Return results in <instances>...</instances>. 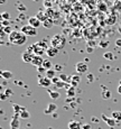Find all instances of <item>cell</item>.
I'll list each match as a JSON object with an SVG mask.
<instances>
[{
  "mask_svg": "<svg viewBox=\"0 0 121 129\" xmlns=\"http://www.w3.org/2000/svg\"><path fill=\"white\" fill-rule=\"evenodd\" d=\"M118 93H119V94H121V85H119V86H118Z\"/></svg>",
  "mask_w": 121,
  "mask_h": 129,
  "instance_id": "42",
  "label": "cell"
},
{
  "mask_svg": "<svg viewBox=\"0 0 121 129\" xmlns=\"http://www.w3.org/2000/svg\"><path fill=\"white\" fill-rule=\"evenodd\" d=\"M12 108H14L15 110V113H20L21 111L26 110V109L24 108V107H20V106H17V105H12Z\"/></svg>",
  "mask_w": 121,
  "mask_h": 129,
  "instance_id": "23",
  "label": "cell"
},
{
  "mask_svg": "<svg viewBox=\"0 0 121 129\" xmlns=\"http://www.w3.org/2000/svg\"><path fill=\"white\" fill-rule=\"evenodd\" d=\"M67 95L68 96H74L75 95V89L73 86H71L70 89H67Z\"/></svg>",
  "mask_w": 121,
  "mask_h": 129,
  "instance_id": "28",
  "label": "cell"
},
{
  "mask_svg": "<svg viewBox=\"0 0 121 129\" xmlns=\"http://www.w3.org/2000/svg\"><path fill=\"white\" fill-rule=\"evenodd\" d=\"M31 49H33V53L37 56H42L44 53H46V51L48 49L47 44L45 43V39H42V41L34 43L31 45Z\"/></svg>",
  "mask_w": 121,
  "mask_h": 129,
  "instance_id": "2",
  "label": "cell"
},
{
  "mask_svg": "<svg viewBox=\"0 0 121 129\" xmlns=\"http://www.w3.org/2000/svg\"><path fill=\"white\" fill-rule=\"evenodd\" d=\"M4 33H6V34H8V35H10V34L12 33V29L10 28V26H8V27H4Z\"/></svg>",
  "mask_w": 121,
  "mask_h": 129,
  "instance_id": "32",
  "label": "cell"
},
{
  "mask_svg": "<svg viewBox=\"0 0 121 129\" xmlns=\"http://www.w3.org/2000/svg\"><path fill=\"white\" fill-rule=\"evenodd\" d=\"M75 70L78 74H84L88 72L89 66L85 62H78V63H76V65H75Z\"/></svg>",
  "mask_w": 121,
  "mask_h": 129,
  "instance_id": "6",
  "label": "cell"
},
{
  "mask_svg": "<svg viewBox=\"0 0 121 129\" xmlns=\"http://www.w3.org/2000/svg\"><path fill=\"white\" fill-rule=\"evenodd\" d=\"M43 66L46 69V71L47 70H52V68H53V63H52L49 59H45L43 63Z\"/></svg>",
  "mask_w": 121,
  "mask_h": 129,
  "instance_id": "20",
  "label": "cell"
},
{
  "mask_svg": "<svg viewBox=\"0 0 121 129\" xmlns=\"http://www.w3.org/2000/svg\"><path fill=\"white\" fill-rule=\"evenodd\" d=\"M35 57V54L33 53V49H31V46L28 48V51L24 52L23 54H21V58H23V61L25 63H31L33 62V58Z\"/></svg>",
  "mask_w": 121,
  "mask_h": 129,
  "instance_id": "5",
  "label": "cell"
},
{
  "mask_svg": "<svg viewBox=\"0 0 121 129\" xmlns=\"http://www.w3.org/2000/svg\"><path fill=\"white\" fill-rule=\"evenodd\" d=\"M103 58L109 59V61H112V59H114V55H113L112 52H105V53L103 54Z\"/></svg>",
  "mask_w": 121,
  "mask_h": 129,
  "instance_id": "21",
  "label": "cell"
},
{
  "mask_svg": "<svg viewBox=\"0 0 121 129\" xmlns=\"http://www.w3.org/2000/svg\"><path fill=\"white\" fill-rule=\"evenodd\" d=\"M92 127H91L90 123H84V125H82V129H91Z\"/></svg>",
  "mask_w": 121,
  "mask_h": 129,
  "instance_id": "36",
  "label": "cell"
},
{
  "mask_svg": "<svg viewBox=\"0 0 121 129\" xmlns=\"http://www.w3.org/2000/svg\"><path fill=\"white\" fill-rule=\"evenodd\" d=\"M1 75L4 79H7V80H9V79L12 78V73L10 71H1Z\"/></svg>",
  "mask_w": 121,
  "mask_h": 129,
  "instance_id": "22",
  "label": "cell"
},
{
  "mask_svg": "<svg viewBox=\"0 0 121 129\" xmlns=\"http://www.w3.org/2000/svg\"><path fill=\"white\" fill-rule=\"evenodd\" d=\"M56 109H57V106H56L55 103H48L47 108L45 109V111H44V112L47 113V115H49V113H54L56 111Z\"/></svg>",
  "mask_w": 121,
  "mask_h": 129,
  "instance_id": "15",
  "label": "cell"
},
{
  "mask_svg": "<svg viewBox=\"0 0 121 129\" xmlns=\"http://www.w3.org/2000/svg\"><path fill=\"white\" fill-rule=\"evenodd\" d=\"M0 2H1V5H4L6 2V0H0Z\"/></svg>",
  "mask_w": 121,
  "mask_h": 129,
  "instance_id": "43",
  "label": "cell"
},
{
  "mask_svg": "<svg viewBox=\"0 0 121 129\" xmlns=\"http://www.w3.org/2000/svg\"><path fill=\"white\" fill-rule=\"evenodd\" d=\"M52 5H53V4H52L51 0H44V6L47 7L48 9H49V8H52Z\"/></svg>",
  "mask_w": 121,
  "mask_h": 129,
  "instance_id": "31",
  "label": "cell"
},
{
  "mask_svg": "<svg viewBox=\"0 0 121 129\" xmlns=\"http://www.w3.org/2000/svg\"><path fill=\"white\" fill-rule=\"evenodd\" d=\"M44 61H45V59L42 57V56L35 55V57L33 58V62H31V64H33V65H35L36 68H39V66H43Z\"/></svg>",
  "mask_w": 121,
  "mask_h": 129,
  "instance_id": "11",
  "label": "cell"
},
{
  "mask_svg": "<svg viewBox=\"0 0 121 129\" xmlns=\"http://www.w3.org/2000/svg\"><path fill=\"white\" fill-rule=\"evenodd\" d=\"M46 12H43V11H38V14L36 15V17L39 19V20L42 21V23H44V21L47 19V15H45Z\"/></svg>",
  "mask_w": 121,
  "mask_h": 129,
  "instance_id": "19",
  "label": "cell"
},
{
  "mask_svg": "<svg viewBox=\"0 0 121 129\" xmlns=\"http://www.w3.org/2000/svg\"><path fill=\"white\" fill-rule=\"evenodd\" d=\"M81 81V76L78 75V74H75V75H72L70 76V82H71V86H73V88H75L76 85H77L78 83H80Z\"/></svg>",
  "mask_w": 121,
  "mask_h": 129,
  "instance_id": "12",
  "label": "cell"
},
{
  "mask_svg": "<svg viewBox=\"0 0 121 129\" xmlns=\"http://www.w3.org/2000/svg\"><path fill=\"white\" fill-rule=\"evenodd\" d=\"M65 43H66V39L63 35H60V34H58V35H55V36L52 37V41H51L52 46L57 48V49L63 48L64 45H65Z\"/></svg>",
  "mask_w": 121,
  "mask_h": 129,
  "instance_id": "3",
  "label": "cell"
},
{
  "mask_svg": "<svg viewBox=\"0 0 121 129\" xmlns=\"http://www.w3.org/2000/svg\"><path fill=\"white\" fill-rule=\"evenodd\" d=\"M1 17H2V19H4V20H9V18H10V15H9L8 12H2Z\"/></svg>",
  "mask_w": 121,
  "mask_h": 129,
  "instance_id": "30",
  "label": "cell"
},
{
  "mask_svg": "<svg viewBox=\"0 0 121 129\" xmlns=\"http://www.w3.org/2000/svg\"><path fill=\"white\" fill-rule=\"evenodd\" d=\"M88 81H90V82H92L93 81V74H88Z\"/></svg>",
  "mask_w": 121,
  "mask_h": 129,
  "instance_id": "39",
  "label": "cell"
},
{
  "mask_svg": "<svg viewBox=\"0 0 121 129\" xmlns=\"http://www.w3.org/2000/svg\"><path fill=\"white\" fill-rule=\"evenodd\" d=\"M19 117H20L21 119H28L29 117H30V115H29V112L27 110H24L19 113Z\"/></svg>",
  "mask_w": 121,
  "mask_h": 129,
  "instance_id": "25",
  "label": "cell"
},
{
  "mask_svg": "<svg viewBox=\"0 0 121 129\" xmlns=\"http://www.w3.org/2000/svg\"><path fill=\"white\" fill-rule=\"evenodd\" d=\"M115 45L118 47H121V38H117L115 39Z\"/></svg>",
  "mask_w": 121,
  "mask_h": 129,
  "instance_id": "37",
  "label": "cell"
},
{
  "mask_svg": "<svg viewBox=\"0 0 121 129\" xmlns=\"http://www.w3.org/2000/svg\"><path fill=\"white\" fill-rule=\"evenodd\" d=\"M58 51H60V49L51 46V47H48V49L46 51V55H47L48 57H54V56H56L58 54Z\"/></svg>",
  "mask_w": 121,
  "mask_h": 129,
  "instance_id": "13",
  "label": "cell"
},
{
  "mask_svg": "<svg viewBox=\"0 0 121 129\" xmlns=\"http://www.w3.org/2000/svg\"><path fill=\"white\" fill-rule=\"evenodd\" d=\"M55 85H56V88H58V89L64 88V86H65V88H66V85H67V83H66V82H63V81H61V80H58L57 82L55 83Z\"/></svg>",
  "mask_w": 121,
  "mask_h": 129,
  "instance_id": "27",
  "label": "cell"
},
{
  "mask_svg": "<svg viewBox=\"0 0 121 129\" xmlns=\"http://www.w3.org/2000/svg\"><path fill=\"white\" fill-rule=\"evenodd\" d=\"M111 118H113L115 121H121V111H113L111 113Z\"/></svg>",
  "mask_w": 121,
  "mask_h": 129,
  "instance_id": "17",
  "label": "cell"
},
{
  "mask_svg": "<svg viewBox=\"0 0 121 129\" xmlns=\"http://www.w3.org/2000/svg\"><path fill=\"white\" fill-rule=\"evenodd\" d=\"M38 84L43 88H48L49 85L52 84V80H49L47 76H43L39 74L38 75Z\"/></svg>",
  "mask_w": 121,
  "mask_h": 129,
  "instance_id": "7",
  "label": "cell"
},
{
  "mask_svg": "<svg viewBox=\"0 0 121 129\" xmlns=\"http://www.w3.org/2000/svg\"><path fill=\"white\" fill-rule=\"evenodd\" d=\"M68 129H82V125L76 120H71L68 122Z\"/></svg>",
  "mask_w": 121,
  "mask_h": 129,
  "instance_id": "14",
  "label": "cell"
},
{
  "mask_svg": "<svg viewBox=\"0 0 121 129\" xmlns=\"http://www.w3.org/2000/svg\"><path fill=\"white\" fill-rule=\"evenodd\" d=\"M5 93H6V95H7V96H9V95H11V94L14 93V92H12V90L8 89V90H6V92H5Z\"/></svg>",
  "mask_w": 121,
  "mask_h": 129,
  "instance_id": "38",
  "label": "cell"
},
{
  "mask_svg": "<svg viewBox=\"0 0 121 129\" xmlns=\"http://www.w3.org/2000/svg\"><path fill=\"white\" fill-rule=\"evenodd\" d=\"M55 75H56V72H55V70H53V69H52V70H47L45 73V76H47L49 80H53V79L55 78Z\"/></svg>",
  "mask_w": 121,
  "mask_h": 129,
  "instance_id": "18",
  "label": "cell"
},
{
  "mask_svg": "<svg viewBox=\"0 0 121 129\" xmlns=\"http://www.w3.org/2000/svg\"><path fill=\"white\" fill-rule=\"evenodd\" d=\"M28 25H30V26L35 27V28H38V27H41L43 23H42L41 20H39L37 17H29L28 19Z\"/></svg>",
  "mask_w": 121,
  "mask_h": 129,
  "instance_id": "9",
  "label": "cell"
},
{
  "mask_svg": "<svg viewBox=\"0 0 121 129\" xmlns=\"http://www.w3.org/2000/svg\"><path fill=\"white\" fill-rule=\"evenodd\" d=\"M101 117H102V119H103V120H104V122L107 123V125L109 126L110 128H113V127H114V126L118 123L117 121H115L113 118H108L105 115H102V116H101Z\"/></svg>",
  "mask_w": 121,
  "mask_h": 129,
  "instance_id": "10",
  "label": "cell"
},
{
  "mask_svg": "<svg viewBox=\"0 0 121 129\" xmlns=\"http://www.w3.org/2000/svg\"><path fill=\"white\" fill-rule=\"evenodd\" d=\"M43 26L45 27V28H47V29H49V28H52V27L54 26V21H53V19H51V18H47L45 21L43 23Z\"/></svg>",
  "mask_w": 121,
  "mask_h": 129,
  "instance_id": "16",
  "label": "cell"
},
{
  "mask_svg": "<svg viewBox=\"0 0 121 129\" xmlns=\"http://www.w3.org/2000/svg\"><path fill=\"white\" fill-rule=\"evenodd\" d=\"M2 26L8 27V26H9V21H8V20H4V21H2Z\"/></svg>",
  "mask_w": 121,
  "mask_h": 129,
  "instance_id": "40",
  "label": "cell"
},
{
  "mask_svg": "<svg viewBox=\"0 0 121 129\" xmlns=\"http://www.w3.org/2000/svg\"><path fill=\"white\" fill-rule=\"evenodd\" d=\"M21 31L26 35L27 37H33V36H36L37 35V28H35V27L30 26V25H24L23 27H21L20 29Z\"/></svg>",
  "mask_w": 121,
  "mask_h": 129,
  "instance_id": "4",
  "label": "cell"
},
{
  "mask_svg": "<svg viewBox=\"0 0 121 129\" xmlns=\"http://www.w3.org/2000/svg\"><path fill=\"white\" fill-rule=\"evenodd\" d=\"M1 99H2V100H6V99H7L6 93H1Z\"/></svg>",
  "mask_w": 121,
  "mask_h": 129,
  "instance_id": "41",
  "label": "cell"
},
{
  "mask_svg": "<svg viewBox=\"0 0 121 129\" xmlns=\"http://www.w3.org/2000/svg\"><path fill=\"white\" fill-rule=\"evenodd\" d=\"M60 80H61V81H63V82H70V76L66 75V74L61 73V75H60Z\"/></svg>",
  "mask_w": 121,
  "mask_h": 129,
  "instance_id": "26",
  "label": "cell"
},
{
  "mask_svg": "<svg viewBox=\"0 0 121 129\" xmlns=\"http://www.w3.org/2000/svg\"><path fill=\"white\" fill-rule=\"evenodd\" d=\"M48 93H49V96H51L52 99H54V100H56V99H58L60 98V93L58 92H54V91H51V90H48Z\"/></svg>",
  "mask_w": 121,
  "mask_h": 129,
  "instance_id": "24",
  "label": "cell"
},
{
  "mask_svg": "<svg viewBox=\"0 0 121 129\" xmlns=\"http://www.w3.org/2000/svg\"><path fill=\"white\" fill-rule=\"evenodd\" d=\"M54 70H55V72H62L63 66L60 65V64H55V65H54Z\"/></svg>",
  "mask_w": 121,
  "mask_h": 129,
  "instance_id": "29",
  "label": "cell"
},
{
  "mask_svg": "<svg viewBox=\"0 0 121 129\" xmlns=\"http://www.w3.org/2000/svg\"><path fill=\"white\" fill-rule=\"evenodd\" d=\"M37 70H38V73L41 74H43V73H46V69L44 68V66H39V68H37Z\"/></svg>",
  "mask_w": 121,
  "mask_h": 129,
  "instance_id": "34",
  "label": "cell"
},
{
  "mask_svg": "<svg viewBox=\"0 0 121 129\" xmlns=\"http://www.w3.org/2000/svg\"><path fill=\"white\" fill-rule=\"evenodd\" d=\"M19 125H20V121H19L18 113H15L14 117L11 118L10 128H11V129H20V128H19Z\"/></svg>",
  "mask_w": 121,
  "mask_h": 129,
  "instance_id": "8",
  "label": "cell"
},
{
  "mask_svg": "<svg viewBox=\"0 0 121 129\" xmlns=\"http://www.w3.org/2000/svg\"><path fill=\"white\" fill-rule=\"evenodd\" d=\"M119 85H121V80H120V82H119Z\"/></svg>",
  "mask_w": 121,
  "mask_h": 129,
  "instance_id": "44",
  "label": "cell"
},
{
  "mask_svg": "<svg viewBox=\"0 0 121 129\" xmlns=\"http://www.w3.org/2000/svg\"><path fill=\"white\" fill-rule=\"evenodd\" d=\"M20 129H21V128H20Z\"/></svg>",
  "mask_w": 121,
  "mask_h": 129,
  "instance_id": "45",
  "label": "cell"
},
{
  "mask_svg": "<svg viewBox=\"0 0 121 129\" xmlns=\"http://www.w3.org/2000/svg\"><path fill=\"white\" fill-rule=\"evenodd\" d=\"M108 45H109V42H105V41H101V43H100V46H101V47H107Z\"/></svg>",
  "mask_w": 121,
  "mask_h": 129,
  "instance_id": "35",
  "label": "cell"
},
{
  "mask_svg": "<svg viewBox=\"0 0 121 129\" xmlns=\"http://www.w3.org/2000/svg\"><path fill=\"white\" fill-rule=\"evenodd\" d=\"M8 38L11 44L18 45V46L24 45L27 42V36L21 30H12V33L10 35H8Z\"/></svg>",
  "mask_w": 121,
  "mask_h": 129,
  "instance_id": "1",
  "label": "cell"
},
{
  "mask_svg": "<svg viewBox=\"0 0 121 129\" xmlns=\"http://www.w3.org/2000/svg\"><path fill=\"white\" fill-rule=\"evenodd\" d=\"M110 96H111V92H110V91H104V92H103V95H102L103 99H109Z\"/></svg>",
  "mask_w": 121,
  "mask_h": 129,
  "instance_id": "33",
  "label": "cell"
}]
</instances>
